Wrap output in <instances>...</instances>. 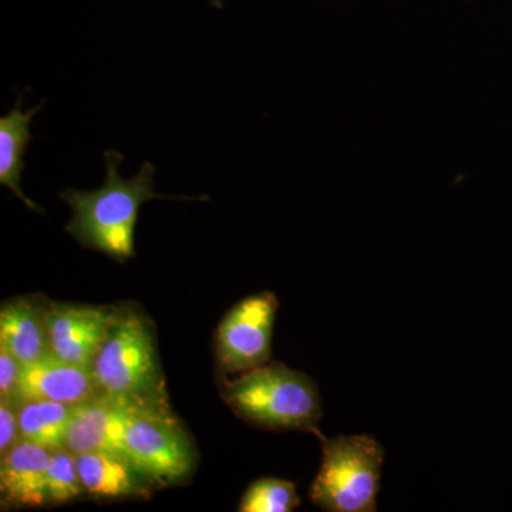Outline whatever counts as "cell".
<instances>
[{"instance_id":"1","label":"cell","mask_w":512,"mask_h":512,"mask_svg":"<svg viewBox=\"0 0 512 512\" xmlns=\"http://www.w3.org/2000/svg\"><path fill=\"white\" fill-rule=\"evenodd\" d=\"M124 157L119 151H106V183L96 191L66 190L60 197L73 212L66 231L84 248L124 262L133 258L134 231L138 211L144 202L161 198L154 191L156 167L141 165L136 177L124 180L119 173Z\"/></svg>"},{"instance_id":"2","label":"cell","mask_w":512,"mask_h":512,"mask_svg":"<svg viewBox=\"0 0 512 512\" xmlns=\"http://www.w3.org/2000/svg\"><path fill=\"white\" fill-rule=\"evenodd\" d=\"M225 403L242 419L268 430H299L322 436V400L318 384L284 363L242 373L224 384Z\"/></svg>"},{"instance_id":"3","label":"cell","mask_w":512,"mask_h":512,"mask_svg":"<svg viewBox=\"0 0 512 512\" xmlns=\"http://www.w3.org/2000/svg\"><path fill=\"white\" fill-rule=\"evenodd\" d=\"M92 370L100 393L146 406L168 404L156 335L141 312L117 308Z\"/></svg>"},{"instance_id":"4","label":"cell","mask_w":512,"mask_h":512,"mask_svg":"<svg viewBox=\"0 0 512 512\" xmlns=\"http://www.w3.org/2000/svg\"><path fill=\"white\" fill-rule=\"evenodd\" d=\"M322 464L313 480L309 498L328 512H375L384 450L367 434L319 437Z\"/></svg>"},{"instance_id":"5","label":"cell","mask_w":512,"mask_h":512,"mask_svg":"<svg viewBox=\"0 0 512 512\" xmlns=\"http://www.w3.org/2000/svg\"><path fill=\"white\" fill-rule=\"evenodd\" d=\"M124 451L151 485H177L191 476L197 453L170 406L138 414L128 426Z\"/></svg>"},{"instance_id":"6","label":"cell","mask_w":512,"mask_h":512,"mask_svg":"<svg viewBox=\"0 0 512 512\" xmlns=\"http://www.w3.org/2000/svg\"><path fill=\"white\" fill-rule=\"evenodd\" d=\"M278 308V298L265 291L242 299L225 315L215 336L220 372L245 373L269 362Z\"/></svg>"},{"instance_id":"7","label":"cell","mask_w":512,"mask_h":512,"mask_svg":"<svg viewBox=\"0 0 512 512\" xmlns=\"http://www.w3.org/2000/svg\"><path fill=\"white\" fill-rule=\"evenodd\" d=\"M167 406H146L109 394L97 393L87 402L73 406L66 448L72 451L74 456L89 451H117L126 454L124 439L131 421L147 410Z\"/></svg>"},{"instance_id":"8","label":"cell","mask_w":512,"mask_h":512,"mask_svg":"<svg viewBox=\"0 0 512 512\" xmlns=\"http://www.w3.org/2000/svg\"><path fill=\"white\" fill-rule=\"evenodd\" d=\"M117 308L50 302L47 309V336L52 355L92 366L94 357L109 335Z\"/></svg>"},{"instance_id":"9","label":"cell","mask_w":512,"mask_h":512,"mask_svg":"<svg viewBox=\"0 0 512 512\" xmlns=\"http://www.w3.org/2000/svg\"><path fill=\"white\" fill-rule=\"evenodd\" d=\"M99 392L92 366L67 362L52 353L23 365L18 403L22 400H52L77 406Z\"/></svg>"},{"instance_id":"10","label":"cell","mask_w":512,"mask_h":512,"mask_svg":"<svg viewBox=\"0 0 512 512\" xmlns=\"http://www.w3.org/2000/svg\"><path fill=\"white\" fill-rule=\"evenodd\" d=\"M49 448L20 440L0 463V495L6 508H37L47 505Z\"/></svg>"},{"instance_id":"11","label":"cell","mask_w":512,"mask_h":512,"mask_svg":"<svg viewBox=\"0 0 512 512\" xmlns=\"http://www.w3.org/2000/svg\"><path fill=\"white\" fill-rule=\"evenodd\" d=\"M49 303L39 296H23L3 303L0 309V346L23 365L49 353Z\"/></svg>"},{"instance_id":"12","label":"cell","mask_w":512,"mask_h":512,"mask_svg":"<svg viewBox=\"0 0 512 512\" xmlns=\"http://www.w3.org/2000/svg\"><path fill=\"white\" fill-rule=\"evenodd\" d=\"M77 471L84 493L94 498L147 497L150 483L117 451H89L76 454Z\"/></svg>"},{"instance_id":"13","label":"cell","mask_w":512,"mask_h":512,"mask_svg":"<svg viewBox=\"0 0 512 512\" xmlns=\"http://www.w3.org/2000/svg\"><path fill=\"white\" fill-rule=\"evenodd\" d=\"M40 110L42 106L23 113L19 100L18 104L0 119V184L8 187L29 210L36 212H43L42 208L37 207L35 202L23 194L20 175L25 167L23 156L32 140L30 121Z\"/></svg>"},{"instance_id":"14","label":"cell","mask_w":512,"mask_h":512,"mask_svg":"<svg viewBox=\"0 0 512 512\" xmlns=\"http://www.w3.org/2000/svg\"><path fill=\"white\" fill-rule=\"evenodd\" d=\"M73 406L52 400H22L18 403L20 436L50 451L66 448Z\"/></svg>"},{"instance_id":"15","label":"cell","mask_w":512,"mask_h":512,"mask_svg":"<svg viewBox=\"0 0 512 512\" xmlns=\"http://www.w3.org/2000/svg\"><path fill=\"white\" fill-rule=\"evenodd\" d=\"M301 505L295 483L265 477L254 481L239 503L241 512H292Z\"/></svg>"},{"instance_id":"16","label":"cell","mask_w":512,"mask_h":512,"mask_svg":"<svg viewBox=\"0 0 512 512\" xmlns=\"http://www.w3.org/2000/svg\"><path fill=\"white\" fill-rule=\"evenodd\" d=\"M83 493L76 456L67 448L52 451L47 467V505L70 503Z\"/></svg>"},{"instance_id":"17","label":"cell","mask_w":512,"mask_h":512,"mask_svg":"<svg viewBox=\"0 0 512 512\" xmlns=\"http://www.w3.org/2000/svg\"><path fill=\"white\" fill-rule=\"evenodd\" d=\"M23 363L8 349L0 346V400L18 403L20 377Z\"/></svg>"},{"instance_id":"18","label":"cell","mask_w":512,"mask_h":512,"mask_svg":"<svg viewBox=\"0 0 512 512\" xmlns=\"http://www.w3.org/2000/svg\"><path fill=\"white\" fill-rule=\"evenodd\" d=\"M20 436L18 403L0 400V457L8 454L19 441Z\"/></svg>"}]
</instances>
